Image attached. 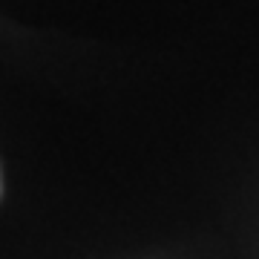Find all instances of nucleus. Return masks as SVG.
<instances>
[{"instance_id": "1", "label": "nucleus", "mask_w": 259, "mask_h": 259, "mask_svg": "<svg viewBox=\"0 0 259 259\" xmlns=\"http://www.w3.org/2000/svg\"><path fill=\"white\" fill-rule=\"evenodd\" d=\"M0 193H3V179H0Z\"/></svg>"}]
</instances>
